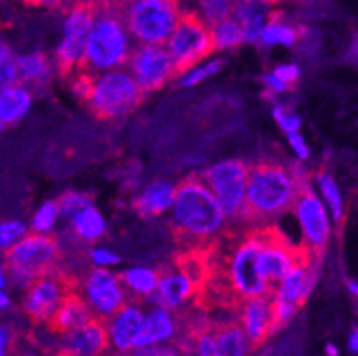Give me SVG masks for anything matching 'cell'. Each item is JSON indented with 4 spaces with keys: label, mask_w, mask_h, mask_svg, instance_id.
Listing matches in <instances>:
<instances>
[{
    "label": "cell",
    "mask_w": 358,
    "mask_h": 356,
    "mask_svg": "<svg viewBox=\"0 0 358 356\" xmlns=\"http://www.w3.org/2000/svg\"><path fill=\"white\" fill-rule=\"evenodd\" d=\"M96 11L87 36L86 57L83 70L93 75L123 68L129 63L132 47V34L123 18V9L110 4L109 0H95Z\"/></svg>",
    "instance_id": "2"
},
{
    "label": "cell",
    "mask_w": 358,
    "mask_h": 356,
    "mask_svg": "<svg viewBox=\"0 0 358 356\" xmlns=\"http://www.w3.org/2000/svg\"><path fill=\"white\" fill-rule=\"evenodd\" d=\"M264 83H266V87L269 90V93H273V94H282V93H285L289 87H291V86H287V84H285L282 78L276 77L273 71L264 77Z\"/></svg>",
    "instance_id": "44"
},
{
    "label": "cell",
    "mask_w": 358,
    "mask_h": 356,
    "mask_svg": "<svg viewBox=\"0 0 358 356\" xmlns=\"http://www.w3.org/2000/svg\"><path fill=\"white\" fill-rule=\"evenodd\" d=\"M276 0H236L232 16L241 24L248 43L260 41L264 27L275 16Z\"/></svg>",
    "instance_id": "20"
},
{
    "label": "cell",
    "mask_w": 358,
    "mask_h": 356,
    "mask_svg": "<svg viewBox=\"0 0 358 356\" xmlns=\"http://www.w3.org/2000/svg\"><path fill=\"white\" fill-rule=\"evenodd\" d=\"M32 107V94L20 84L2 87L0 93V122L2 127H11L24 120Z\"/></svg>",
    "instance_id": "24"
},
{
    "label": "cell",
    "mask_w": 358,
    "mask_h": 356,
    "mask_svg": "<svg viewBox=\"0 0 358 356\" xmlns=\"http://www.w3.org/2000/svg\"><path fill=\"white\" fill-rule=\"evenodd\" d=\"M166 48L171 54L178 73L196 66L203 59L209 57L214 48L210 25H207L194 11L182 13L180 22L169 36Z\"/></svg>",
    "instance_id": "9"
},
{
    "label": "cell",
    "mask_w": 358,
    "mask_h": 356,
    "mask_svg": "<svg viewBox=\"0 0 358 356\" xmlns=\"http://www.w3.org/2000/svg\"><path fill=\"white\" fill-rule=\"evenodd\" d=\"M177 329L178 322L173 310L155 305L146 313L145 328H143L141 337H139L138 348H146V346L162 344L166 341H171L177 335Z\"/></svg>",
    "instance_id": "22"
},
{
    "label": "cell",
    "mask_w": 358,
    "mask_h": 356,
    "mask_svg": "<svg viewBox=\"0 0 358 356\" xmlns=\"http://www.w3.org/2000/svg\"><path fill=\"white\" fill-rule=\"evenodd\" d=\"M24 2H27V4H29V0H24Z\"/></svg>",
    "instance_id": "51"
},
{
    "label": "cell",
    "mask_w": 358,
    "mask_h": 356,
    "mask_svg": "<svg viewBox=\"0 0 358 356\" xmlns=\"http://www.w3.org/2000/svg\"><path fill=\"white\" fill-rule=\"evenodd\" d=\"M227 221L229 215L201 176H191L177 185L171 230L184 246L209 250L223 237Z\"/></svg>",
    "instance_id": "1"
},
{
    "label": "cell",
    "mask_w": 358,
    "mask_h": 356,
    "mask_svg": "<svg viewBox=\"0 0 358 356\" xmlns=\"http://www.w3.org/2000/svg\"><path fill=\"white\" fill-rule=\"evenodd\" d=\"M71 227H73L77 237L86 243H95V241L102 239L106 234V220H103L102 212L93 205L75 215L71 220Z\"/></svg>",
    "instance_id": "28"
},
{
    "label": "cell",
    "mask_w": 358,
    "mask_h": 356,
    "mask_svg": "<svg viewBox=\"0 0 358 356\" xmlns=\"http://www.w3.org/2000/svg\"><path fill=\"white\" fill-rule=\"evenodd\" d=\"M276 2H278V0H276Z\"/></svg>",
    "instance_id": "52"
},
{
    "label": "cell",
    "mask_w": 358,
    "mask_h": 356,
    "mask_svg": "<svg viewBox=\"0 0 358 356\" xmlns=\"http://www.w3.org/2000/svg\"><path fill=\"white\" fill-rule=\"evenodd\" d=\"M18 70H20V80L32 87H43L50 83L54 68L41 52H31V54L18 55Z\"/></svg>",
    "instance_id": "25"
},
{
    "label": "cell",
    "mask_w": 358,
    "mask_h": 356,
    "mask_svg": "<svg viewBox=\"0 0 358 356\" xmlns=\"http://www.w3.org/2000/svg\"><path fill=\"white\" fill-rule=\"evenodd\" d=\"M323 198H319L317 192L308 184L301 185L296 198L294 215L298 220L301 234L305 239V248L312 253H321L327 248L328 239H330V211L324 207Z\"/></svg>",
    "instance_id": "12"
},
{
    "label": "cell",
    "mask_w": 358,
    "mask_h": 356,
    "mask_svg": "<svg viewBox=\"0 0 358 356\" xmlns=\"http://www.w3.org/2000/svg\"><path fill=\"white\" fill-rule=\"evenodd\" d=\"M287 141L291 150L294 152V155L298 157L299 161H307L308 157H310V148H308L307 141H305V137L298 132H291L287 134Z\"/></svg>",
    "instance_id": "41"
},
{
    "label": "cell",
    "mask_w": 358,
    "mask_h": 356,
    "mask_svg": "<svg viewBox=\"0 0 358 356\" xmlns=\"http://www.w3.org/2000/svg\"><path fill=\"white\" fill-rule=\"evenodd\" d=\"M161 273L152 267L134 266L122 273V282L125 289L136 298H152L157 290Z\"/></svg>",
    "instance_id": "27"
},
{
    "label": "cell",
    "mask_w": 358,
    "mask_h": 356,
    "mask_svg": "<svg viewBox=\"0 0 358 356\" xmlns=\"http://www.w3.org/2000/svg\"><path fill=\"white\" fill-rule=\"evenodd\" d=\"M13 342H15V332L8 325H2V329H0V355L8 356L9 349H13Z\"/></svg>",
    "instance_id": "43"
},
{
    "label": "cell",
    "mask_w": 358,
    "mask_h": 356,
    "mask_svg": "<svg viewBox=\"0 0 358 356\" xmlns=\"http://www.w3.org/2000/svg\"><path fill=\"white\" fill-rule=\"evenodd\" d=\"M145 91L129 68L103 71L93 77V86L86 102L102 120H116L134 111Z\"/></svg>",
    "instance_id": "5"
},
{
    "label": "cell",
    "mask_w": 358,
    "mask_h": 356,
    "mask_svg": "<svg viewBox=\"0 0 358 356\" xmlns=\"http://www.w3.org/2000/svg\"><path fill=\"white\" fill-rule=\"evenodd\" d=\"M198 292H200V285L196 283V280L180 264H175L173 267L161 271L157 290L150 299L157 306L177 310L189 299H196Z\"/></svg>",
    "instance_id": "17"
},
{
    "label": "cell",
    "mask_w": 358,
    "mask_h": 356,
    "mask_svg": "<svg viewBox=\"0 0 358 356\" xmlns=\"http://www.w3.org/2000/svg\"><path fill=\"white\" fill-rule=\"evenodd\" d=\"M250 169L243 161L229 159L205 169L201 178L210 187L229 220L246 221V192Z\"/></svg>",
    "instance_id": "8"
},
{
    "label": "cell",
    "mask_w": 358,
    "mask_h": 356,
    "mask_svg": "<svg viewBox=\"0 0 358 356\" xmlns=\"http://www.w3.org/2000/svg\"><path fill=\"white\" fill-rule=\"evenodd\" d=\"M123 18L138 45H166L180 22V0H127Z\"/></svg>",
    "instance_id": "4"
},
{
    "label": "cell",
    "mask_w": 358,
    "mask_h": 356,
    "mask_svg": "<svg viewBox=\"0 0 358 356\" xmlns=\"http://www.w3.org/2000/svg\"><path fill=\"white\" fill-rule=\"evenodd\" d=\"M210 31H213L214 48H216V50L236 48L237 45L246 41L243 27H241V24L234 18V16H229V18H224L221 20V22H217V24H214L213 27H210Z\"/></svg>",
    "instance_id": "30"
},
{
    "label": "cell",
    "mask_w": 358,
    "mask_h": 356,
    "mask_svg": "<svg viewBox=\"0 0 358 356\" xmlns=\"http://www.w3.org/2000/svg\"><path fill=\"white\" fill-rule=\"evenodd\" d=\"M317 189L319 194L323 198V201L327 204L328 211H330L331 220L341 221L344 214V204H343V194H341V189H338V184L335 182L334 176L330 173H317Z\"/></svg>",
    "instance_id": "31"
},
{
    "label": "cell",
    "mask_w": 358,
    "mask_h": 356,
    "mask_svg": "<svg viewBox=\"0 0 358 356\" xmlns=\"http://www.w3.org/2000/svg\"><path fill=\"white\" fill-rule=\"evenodd\" d=\"M350 351L358 353V328H355L353 333H351V337H350Z\"/></svg>",
    "instance_id": "46"
},
{
    "label": "cell",
    "mask_w": 358,
    "mask_h": 356,
    "mask_svg": "<svg viewBox=\"0 0 358 356\" xmlns=\"http://www.w3.org/2000/svg\"><path fill=\"white\" fill-rule=\"evenodd\" d=\"M59 201H45V204L34 212V218H32V230H34L36 234H50L52 228L57 223V218H59Z\"/></svg>",
    "instance_id": "34"
},
{
    "label": "cell",
    "mask_w": 358,
    "mask_h": 356,
    "mask_svg": "<svg viewBox=\"0 0 358 356\" xmlns=\"http://www.w3.org/2000/svg\"><path fill=\"white\" fill-rule=\"evenodd\" d=\"M27 235V225L18 220L2 221L0 225V248L4 251L11 250L16 243H20Z\"/></svg>",
    "instance_id": "37"
},
{
    "label": "cell",
    "mask_w": 358,
    "mask_h": 356,
    "mask_svg": "<svg viewBox=\"0 0 358 356\" xmlns=\"http://www.w3.org/2000/svg\"><path fill=\"white\" fill-rule=\"evenodd\" d=\"M351 55H353L355 61H358V32L355 34L353 43H351Z\"/></svg>",
    "instance_id": "48"
},
{
    "label": "cell",
    "mask_w": 358,
    "mask_h": 356,
    "mask_svg": "<svg viewBox=\"0 0 358 356\" xmlns=\"http://www.w3.org/2000/svg\"><path fill=\"white\" fill-rule=\"evenodd\" d=\"M324 353H327L328 356H338V349L335 348L334 344H327V349H324Z\"/></svg>",
    "instance_id": "50"
},
{
    "label": "cell",
    "mask_w": 358,
    "mask_h": 356,
    "mask_svg": "<svg viewBox=\"0 0 358 356\" xmlns=\"http://www.w3.org/2000/svg\"><path fill=\"white\" fill-rule=\"evenodd\" d=\"M90 205H91V198L87 194H84V192L68 191L59 198L61 215L70 221L73 220L75 215L79 214V212H83L84 208L90 207Z\"/></svg>",
    "instance_id": "36"
},
{
    "label": "cell",
    "mask_w": 358,
    "mask_h": 356,
    "mask_svg": "<svg viewBox=\"0 0 358 356\" xmlns=\"http://www.w3.org/2000/svg\"><path fill=\"white\" fill-rule=\"evenodd\" d=\"M196 6L198 9L194 13L203 20L205 24L213 27L221 20L232 16L236 0H196Z\"/></svg>",
    "instance_id": "32"
},
{
    "label": "cell",
    "mask_w": 358,
    "mask_h": 356,
    "mask_svg": "<svg viewBox=\"0 0 358 356\" xmlns=\"http://www.w3.org/2000/svg\"><path fill=\"white\" fill-rule=\"evenodd\" d=\"M273 73L278 78H282L287 86H292L299 78V68L296 64H280L273 70Z\"/></svg>",
    "instance_id": "42"
},
{
    "label": "cell",
    "mask_w": 358,
    "mask_h": 356,
    "mask_svg": "<svg viewBox=\"0 0 358 356\" xmlns=\"http://www.w3.org/2000/svg\"><path fill=\"white\" fill-rule=\"evenodd\" d=\"M110 349L107 322L93 318L90 322L64 333L55 356H102Z\"/></svg>",
    "instance_id": "16"
},
{
    "label": "cell",
    "mask_w": 358,
    "mask_h": 356,
    "mask_svg": "<svg viewBox=\"0 0 358 356\" xmlns=\"http://www.w3.org/2000/svg\"><path fill=\"white\" fill-rule=\"evenodd\" d=\"M348 287H350L351 294H353L355 298L358 299V282H355V280H350V282H348Z\"/></svg>",
    "instance_id": "49"
},
{
    "label": "cell",
    "mask_w": 358,
    "mask_h": 356,
    "mask_svg": "<svg viewBox=\"0 0 358 356\" xmlns=\"http://www.w3.org/2000/svg\"><path fill=\"white\" fill-rule=\"evenodd\" d=\"M298 39H299L298 29L292 27L291 24L280 22V15L278 13H275L271 22L264 27L262 36H260V43L268 45V47H276V45H282V47H292Z\"/></svg>",
    "instance_id": "29"
},
{
    "label": "cell",
    "mask_w": 358,
    "mask_h": 356,
    "mask_svg": "<svg viewBox=\"0 0 358 356\" xmlns=\"http://www.w3.org/2000/svg\"><path fill=\"white\" fill-rule=\"evenodd\" d=\"M9 305H11V299H9L8 292H6V290H2V292H0V308L8 310Z\"/></svg>",
    "instance_id": "47"
},
{
    "label": "cell",
    "mask_w": 358,
    "mask_h": 356,
    "mask_svg": "<svg viewBox=\"0 0 358 356\" xmlns=\"http://www.w3.org/2000/svg\"><path fill=\"white\" fill-rule=\"evenodd\" d=\"M29 4L47 6V8H54V6L61 4V0H29Z\"/></svg>",
    "instance_id": "45"
},
{
    "label": "cell",
    "mask_w": 358,
    "mask_h": 356,
    "mask_svg": "<svg viewBox=\"0 0 358 356\" xmlns=\"http://www.w3.org/2000/svg\"><path fill=\"white\" fill-rule=\"evenodd\" d=\"M18 80H20L18 57H15L8 45H2V48H0V83H2V87L18 84Z\"/></svg>",
    "instance_id": "35"
},
{
    "label": "cell",
    "mask_w": 358,
    "mask_h": 356,
    "mask_svg": "<svg viewBox=\"0 0 358 356\" xmlns=\"http://www.w3.org/2000/svg\"><path fill=\"white\" fill-rule=\"evenodd\" d=\"M132 356H182V351L175 346L152 344L146 348H138Z\"/></svg>",
    "instance_id": "40"
},
{
    "label": "cell",
    "mask_w": 358,
    "mask_h": 356,
    "mask_svg": "<svg viewBox=\"0 0 358 356\" xmlns=\"http://www.w3.org/2000/svg\"><path fill=\"white\" fill-rule=\"evenodd\" d=\"M90 260L93 267H102V269H109L113 266L120 264V255L115 253L113 250L107 248H93L90 251Z\"/></svg>",
    "instance_id": "39"
},
{
    "label": "cell",
    "mask_w": 358,
    "mask_h": 356,
    "mask_svg": "<svg viewBox=\"0 0 358 356\" xmlns=\"http://www.w3.org/2000/svg\"><path fill=\"white\" fill-rule=\"evenodd\" d=\"M93 318H95V313L91 312L86 299L80 294L71 292L64 299L63 305L59 306V310L54 313V318L48 321V328L54 333H57V335H64V333L71 332V329L84 326Z\"/></svg>",
    "instance_id": "21"
},
{
    "label": "cell",
    "mask_w": 358,
    "mask_h": 356,
    "mask_svg": "<svg viewBox=\"0 0 358 356\" xmlns=\"http://www.w3.org/2000/svg\"><path fill=\"white\" fill-rule=\"evenodd\" d=\"M146 313L138 303H127L120 312L107 319L110 346L118 353H130L138 349L139 337L145 328Z\"/></svg>",
    "instance_id": "18"
},
{
    "label": "cell",
    "mask_w": 358,
    "mask_h": 356,
    "mask_svg": "<svg viewBox=\"0 0 358 356\" xmlns=\"http://www.w3.org/2000/svg\"><path fill=\"white\" fill-rule=\"evenodd\" d=\"M314 267V253L307 251L303 259L276 283L273 290V313H275L273 333L284 328L307 301L315 282Z\"/></svg>",
    "instance_id": "10"
},
{
    "label": "cell",
    "mask_w": 358,
    "mask_h": 356,
    "mask_svg": "<svg viewBox=\"0 0 358 356\" xmlns=\"http://www.w3.org/2000/svg\"><path fill=\"white\" fill-rule=\"evenodd\" d=\"M127 292L122 278L102 267H95L83 278L80 296L86 299L95 318L110 319L127 305Z\"/></svg>",
    "instance_id": "13"
},
{
    "label": "cell",
    "mask_w": 358,
    "mask_h": 356,
    "mask_svg": "<svg viewBox=\"0 0 358 356\" xmlns=\"http://www.w3.org/2000/svg\"><path fill=\"white\" fill-rule=\"evenodd\" d=\"M239 322L253 348L262 344L269 335H273V325H275L273 294L244 299L239 306Z\"/></svg>",
    "instance_id": "19"
},
{
    "label": "cell",
    "mask_w": 358,
    "mask_h": 356,
    "mask_svg": "<svg viewBox=\"0 0 358 356\" xmlns=\"http://www.w3.org/2000/svg\"><path fill=\"white\" fill-rule=\"evenodd\" d=\"M59 244L48 234L25 235L20 243L6 251L4 269L11 285L29 289L38 276L48 273L59 260Z\"/></svg>",
    "instance_id": "6"
},
{
    "label": "cell",
    "mask_w": 358,
    "mask_h": 356,
    "mask_svg": "<svg viewBox=\"0 0 358 356\" xmlns=\"http://www.w3.org/2000/svg\"><path fill=\"white\" fill-rule=\"evenodd\" d=\"M301 175L282 164L262 162L250 169L246 192V221L275 220L294 205L301 185Z\"/></svg>",
    "instance_id": "3"
},
{
    "label": "cell",
    "mask_w": 358,
    "mask_h": 356,
    "mask_svg": "<svg viewBox=\"0 0 358 356\" xmlns=\"http://www.w3.org/2000/svg\"><path fill=\"white\" fill-rule=\"evenodd\" d=\"M273 118H275V122L278 123V127L284 130L285 134L298 132L299 127H301V118L284 106H276L275 109H273Z\"/></svg>",
    "instance_id": "38"
},
{
    "label": "cell",
    "mask_w": 358,
    "mask_h": 356,
    "mask_svg": "<svg viewBox=\"0 0 358 356\" xmlns=\"http://www.w3.org/2000/svg\"><path fill=\"white\" fill-rule=\"evenodd\" d=\"M71 292H75L73 280L59 271H48L25 289L24 312L32 321L48 322Z\"/></svg>",
    "instance_id": "11"
},
{
    "label": "cell",
    "mask_w": 358,
    "mask_h": 356,
    "mask_svg": "<svg viewBox=\"0 0 358 356\" xmlns=\"http://www.w3.org/2000/svg\"><path fill=\"white\" fill-rule=\"evenodd\" d=\"M262 248L259 251V274L273 287L303 259L307 248L296 250L275 227H260Z\"/></svg>",
    "instance_id": "14"
},
{
    "label": "cell",
    "mask_w": 358,
    "mask_h": 356,
    "mask_svg": "<svg viewBox=\"0 0 358 356\" xmlns=\"http://www.w3.org/2000/svg\"><path fill=\"white\" fill-rule=\"evenodd\" d=\"M214 328H216L220 356H248L252 342L241 322H227V325L214 326Z\"/></svg>",
    "instance_id": "26"
},
{
    "label": "cell",
    "mask_w": 358,
    "mask_h": 356,
    "mask_svg": "<svg viewBox=\"0 0 358 356\" xmlns=\"http://www.w3.org/2000/svg\"><path fill=\"white\" fill-rule=\"evenodd\" d=\"M177 196V185L168 180H155L143 189L136 200V211L143 218H155L164 212L171 211Z\"/></svg>",
    "instance_id": "23"
},
{
    "label": "cell",
    "mask_w": 358,
    "mask_h": 356,
    "mask_svg": "<svg viewBox=\"0 0 358 356\" xmlns=\"http://www.w3.org/2000/svg\"><path fill=\"white\" fill-rule=\"evenodd\" d=\"M223 68V61L221 59H210V61H203V63H198L196 66L189 68L182 73L180 84L184 87H193L196 84L205 83L207 78L214 77L217 71Z\"/></svg>",
    "instance_id": "33"
},
{
    "label": "cell",
    "mask_w": 358,
    "mask_h": 356,
    "mask_svg": "<svg viewBox=\"0 0 358 356\" xmlns=\"http://www.w3.org/2000/svg\"><path fill=\"white\" fill-rule=\"evenodd\" d=\"M95 0H77L73 2L64 20L63 38L55 52V63L61 73L71 75L83 70L86 57L87 36H90L93 18H95Z\"/></svg>",
    "instance_id": "7"
},
{
    "label": "cell",
    "mask_w": 358,
    "mask_h": 356,
    "mask_svg": "<svg viewBox=\"0 0 358 356\" xmlns=\"http://www.w3.org/2000/svg\"><path fill=\"white\" fill-rule=\"evenodd\" d=\"M127 64L145 93L159 90L173 75H178L173 57L164 45H138Z\"/></svg>",
    "instance_id": "15"
}]
</instances>
